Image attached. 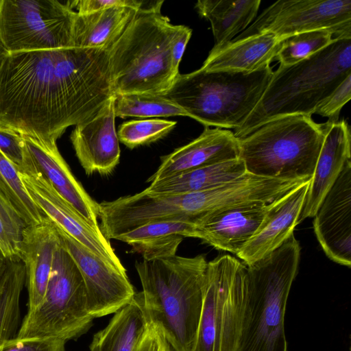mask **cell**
Wrapping results in <instances>:
<instances>
[{"label": "cell", "instance_id": "cell-40", "mask_svg": "<svg viewBox=\"0 0 351 351\" xmlns=\"http://www.w3.org/2000/svg\"><path fill=\"white\" fill-rule=\"evenodd\" d=\"M8 54V52L5 51V49L3 47L0 43V69L3 64V62Z\"/></svg>", "mask_w": 351, "mask_h": 351}, {"label": "cell", "instance_id": "cell-7", "mask_svg": "<svg viewBox=\"0 0 351 351\" xmlns=\"http://www.w3.org/2000/svg\"><path fill=\"white\" fill-rule=\"evenodd\" d=\"M330 123H317L304 114L273 119L239 139V158L255 176L308 181Z\"/></svg>", "mask_w": 351, "mask_h": 351}, {"label": "cell", "instance_id": "cell-28", "mask_svg": "<svg viewBox=\"0 0 351 351\" xmlns=\"http://www.w3.org/2000/svg\"><path fill=\"white\" fill-rule=\"evenodd\" d=\"M0 195L17 211L28 226L49 219L27 193L18 168L1 152Z\"/></svg>", "mask_w": 351, "mask_h": 351}, {"label": "cell", "instance_id": "cell-37", "mask_svg": "<svg viewBox=\"0 0 351 351\" xmlns=\"http://www.w3.org/2000/svg\"><path fill=\"white\" fill-rule=\"evenodd\" d=\"M134 351H174L160 327L149 319Z\"/></svg>", "mask_w": 351, "mask_h": 351}, {"label": "cell", "instance_id": "cell-11", "mask_svg": "<svg viewBox=\"0 0 351 351\" xmlns=\"http://www.w3.org/2000/svg\"><path fill=\"white\" fill-rule=\"evenodd\" d=\"M318 29L330 30L334 38H351V0L278 1L233 40L262 32L284 40Z\"/></svg>", "mask_w": 351, "mask_h": 351}, {"label": "cell", "instance_id": "cell-10", "mask_svg": "<svg viewBox=\"0 0 351 351\" xmlns=\"http://www.w3.org/2000/svg\"><path fill=\"white\" fill-rule=\"evenodd\" d=\"M69 1L0 0V43L8 53L73 47Z\"/></svg>", "mask_w": 351, "mask_h": 351}, {"label": "cell", "instance_id": "cell-13", "mask_svg": "<svg viewBox=\"0 0 351 351\" xmlns=\"http://www.w3.org/2000/svg\"><path fill=\"white\" fill-rule=\"evenodd\" d=\"M19 173L32 199L51 221L94 254L126 272L101 230L91 226L43 177L27 164Z\"/></svg>", "mask_w": 351, "mask_h": 351}, {"label": "cell", "instance_id": "cell-26", "mask_svg": "<svg viewBox=\"0 0 351 351\" xmlns=\"http://www.w3.org/2000/svg\"><path fill=\"white\" fill-rule=\"evenodd\" d=\"M245 173V164L238 158L153 182L143 191L153 195L202 192L233 180Z\"/></svg>", "mask_w": 351, "mask_h": 351}, {"label": "cell", "instance_id": "cell-24", "mask_svg": "<svg viewBox=\"0 0 351 351\" xmlns=\"http://www.w3.org/2000/svg\"><path fill=\"white\" fill-rule=\"evenodd\" d=\"M195 224L160 221L147 223L118 236L115 239L128 243L132 250L151 261L176 255L184 237H194Z\"/></svg>", "mask_w": 351, "mask_h": 351}, {"label": "cell", "instance_id": "cell-38", "mask_svg": "<svg viewBox=\"0 0 351 351\" xmlns=\"http://www.w3.org/2000/svg\"><path fill=\"white\" fill-rule=\"evenodd\" d=\"M191 34L192 29L189 27L179 25L173 38L171 49V62L173 69L178 73H179L180 62Z\"/></svg>", "mask_w": 351, "mask_h": 351}, {"label": "cell", "instance_id": "cell-21", "mask_svg": "<svg viewBox=\"0 0 351 351\" xmlns=\"http://www.w3.org/2000/svg\"><path fill=\"white\" fill-rule=\"evenodd\" d=\"M59 243L57 226L50 219L23 232L19 258L25 269L27 311L35 310L44 299Z\"/></svg>", "mask_w": 351, "mask_h": 351}, {"label": "cell", "instance_id": "cell-23", "mask_svg": "<svg viewBox=\"0 0 351 351\" xmlns=\"http://www.w3.org/2000/svg\"><path fill=\"white\" fill-rule=\"evenodd\" d=\"M127 7H112L90 13L75 12L73 47L110 49L136 13Z\"/></svg>", "mask_w": 351, "mask_h": 351}, {"label": "cell", "instance_id": "cell-35", "mask_svg": "<svg viewBox=\"0 0 351 351\" xmlns=\"http://www.w3.org/2000/svg\"><path fill=\"white\" fill-rule=\"evenodd\" d=\"M66 341L53 338L14 337L0 344V351H65Z\"/></svg>", "mask_w": 351, "mask_h": 351}, {"label": "cell", "instance_id": "cell-31", "mask_svg": "<svg viewBox=\"0 0 351 351\" xmlns=\"http://www.w3.org/2000/svg\"><path fill=\"white\" fill-rule=\"evenodd\" d=\"M177 122L158 119L131 120L123 123L117 132L119 141L133 149L165 136Z\"/></svg>", "mask_w": 351, "mask_h": 351}, {"label": "cell", "instance_id": "cell-33", "mask_svg": "<svg viewBox=\"0 0 351 351\" xmlns=\"http://www.w3.org/2000/svg\"><path fill=\"white\" fill-rule=\"evenodd\" d=\"M163 1L144 0H75L69 1L77 13H90L112 7H127L138 12H160Z\"/></svg>", "mask_w": 351, "mask_h": 351}, {"label": "cell", "instance_id": "cell-29", "mask_svg": "<svg viewBox=\"0 0 351 351\" xmlns=\"http://www.w3.org/2000/svg\"><path fill=\"white\" fill-rule=\"evenodd\" d=\"M114 110L115 117L121 118L189 117L185 110L162 95L150 93L114 95Z\"/></svg>", "mask_w": 351, "mask_h": 351}, {"label": "cell", "instance_id": "cell-5", "mask_svg": "<svg viewBox=\"0 0 351 351\" xmlns=\"http://www.w3.org/2000/svg\"><path fill=\"white\" fill-rule=\"evenodd\" d=\"M179 25L161 12H136L109 49L114 95L167 91L179 74L172 66L171 44Z\"/></svg>", "mask_w": 351, "mask_h": 351}, {"label": "cell", "instance_id": "cell-8", "mask_svg": "<svg viewBox=\"0 0 351 351\" xmlns=\"http://www.w3.org/2000/svg\"><path fill=\"white\" fill-rule=\"evenodd\" d=\"M93 319L81 272L60 241L44 299L38 308L27 312L16 337L53 338L66 342L86 333Z\"/></svg>", "mask_w": 351, "mask_h": 351}, {"label": "cell", "instance_id": "cell-1", "mask_svg": "<svg viewBox=\"0 0 351 351\" xmlns=\"http://www.w3.org/2000/svg\"><path fill=\"white\" fill-rule=\"evenodd\" d=\"M114 95L109 49L8 53L0 69V124L56 143Z\"/></svg>", "mask_w": 351, "mask_h": 351}, {"label": "cell", "instance_id": "cell-18", "mask_svg": "<svg viewBox=\"0 0 351 351\" xmlns=\"http://www.w3.org/2000/svg\"><path fill=\"white\" fill-rule=\"evenodd\" d=\"M310 180L276 200L254 234L236 254L245 265L269 254L293 234Z\"/></svg>", "mask_w": 351, "mask_h": 351}, {"label": "cell", "instance_id": "cell-22", "mask_svg": "<svg viewBox=\"0 0 351 351\" xmlns=\"http://www.w3.org/2000/svg\"><path fill=\"white\" fill-rule=\"evenodd\" d=\"M282 40L269 32H262L211 49L201 69L205 71H234L252 73L269 66Z\"/></svg>", "mask_w": 351, "mask_h": 351}, {"label": "cell", "instance_id": "cell-20", "mask_svg": "<svg viewBox=\"0 0 351 351\" xmlns=\"http://www.w3.org/2000/svg\"><path fill=\"white\" fill-rule=\"evenodd\" d=\"M276 200L212 214L195 224L194 238L217 250L237 254L254 234Z\"/></svg>", "mask_w": 351, "mask_h": 351}, {"label": "cell", "instance_id": "cell-39", "mask_svg": "<svg viewBox=\"0 0 351 351\" xmlns=\"http://www.w3.org/2000/svg\"><path fill=\"white\" fill-rule=\"evenodd\" d=\"M8 264V258L4 256L0 250V283L5 273Z\"/></svg>", "mask_w": 351, "mask_h": 351}, {"label": "cell", "instance_id": "cell-34", "mask_svg": "<svg viewBox=\"0 0 351 351\" xmlns=\"http://www.w3.org/2000/svg\"><path fill=\"white\" fill-rule=\"evenodd\" d=\"M351 97V75H348L336 89L317 108L314 114L328 118V121L339 120L343 106Z\"/></svg>", "mask_w": 351, "mask_h": 351}, {"label": "cell", "instance_id": "cell-16", "mask_svg": "<svg viewBox=\"0 0 351 351\" xmlns=\"http://www.w3.org/2000/svg\"><path fill=\"white\" fill-rule=\"evenodd\" d=\"M114 99V95L93 117L76 125L71 134L75 154L86 175H108L119 162Z\"/></svg>", "mask_w": 351, "mask_h": 351}, {"label": "cell", "instance_id": "cell-27", "mask_svg": "<svg viewBox=\"0 0 351 351\" xmlns=\"http://www.w3.org/2000/svg\"><path fill=\"white\" fill-rule=\"evenodd\" d=\"M260 0H199V14L208 20L215 38V47L223 46L243 32L257 15Z\"/></svg>", "mask_w": 351, "mask_h": 351}, {"label": "cell", "instance_id": "cell-2", "mask_svg": "<svg viewBox=\"0 0 351 351\" xmlns=\"http://www.w3.org/2000/svg\"><path fill=\"white\" fill-rule=\"evenodd\" d=\"M208 262L204 255L136 261L144 308L174 351H193L202 308Z\"/></svg>", "mask_w": 351, "mask_h": 351}, {"label": "cell", "instance_id": "cell-14", "mask_svg": "<svg viewBox=\"0 0 351 351\" xmlns=\"http://www.w3.org/2000/svg\"><path fill=\"white\" fill-rule=\"evenodd\" d=\"M313 229L326 255L351 266V160L345 165L313 216Z\"/></svg>", "mask_w": 351, "mask_h": 351}, {"label": "cell", "instance_id": "cell-36", "mask_svg": "<svg viewBox=\"0 0 351 351\" xmlns=\"http://www.w3.org/2000/svg\"><path fill=\"white\" fill-rule=\"evenodd\" d=\"M0 152L20 171L24 165V142L21 134L0 124Z\"/></svg>", "mask_w": 351, "mask_h": 351}, {"label": "cell", "instance_id": "cell-15", "mask_svg": "<svg viewBox=\"0 0 351 351\" xmlns=\"http://www.w3.org/2000/svg\"><path fill=\"white\" fill-rule=\"evenodd\" d=\"M21 135L24 142V164L29 165L43 177L91 226L100 230L99 203L87 193L74 177L56 143H46Z\"/></svg>", "mask_w": 351, "mask_h": 351}, {"label": "cell", "instance_id": "cell-9", "mask_svg": "<svg viewBox=\"0 0 351 351\" xmlns=\"http://www.w3.org/2000/svg\"><path fill=\"white\" fill-rule=\"evenodd\" d=\"M246 265L230 255L208 262L202 308L193 351H236Z\"/></svg>", "mask_w": 351, "mask_h": 351}, {"label": "cell", "instance_id": "cell-3", "mask_svg": "<svg viewBox=\"0 0 351 351\" xmlns=\"http://www.w3.org/2000/svg\"><path fill=\"white\" fill-rule=\"evenodd\" d=\"M351 75V38H337L320 51L289 66H279L255 108L234 136L241 139L279 117L311 116Z\"/></svg>", "mask_w": 351, "mask_h": 351}, {"label": "cell", "instance_id": "cell-41", "mask_svg": "<svg viewBox=\"0 0 351 351\" xmlns=\"http://www.w3.org/2000/svg\"></svg>", "mask_w": 351, "mask_h": 351}, {"label": "cell", "instance_id": "cell-30", "mask_svg": "<svg viewBox=\"0 0 351 351\" xmlns=\"http://www.w3.org/2000/svg\"><path fill=\"white\" fill-rule=\"evenodd\" d=\"M334 39L328 29H318L296 34L282 40L275 58L280 66H289L302 61L328 45Z\"/></svg>", "mask_w": 351, "mask_h": 351}, {"label": "cell", "instance_id": "cell-19", "mask_svg": "<svg viewBox=\"0 0 351 351\" xmlns=\"http://www.w3.org/2000/svg\"><path fill=\"white\" fill-rule=\"evenodd\" d=\"M350 128L345 120L331 122L326 130L310 180L298 224L313 217L346 164L351 160Z\"/></svg>", "mask_w": 351, "mask_h": 351}, {"label": "cell", "instance_id": "cell-12", "mask_svg": "<svg viewBox=\"0 0 351 351\" xmlns=\"http://www.w3.org/2000/svg\"><path fill=\"white\" fill-rule=\"evenodd\" d=\"M57 229L60 243L82 276L91 316L95 319L114 314L130 303L136 293L126 272L105 261L58 226Z\"/></svg>", "mask_w": 351, "mask_h": 351}, {"label": "cell", "instance_id": "cell-17", "mask_svg": "<svg viewBox=\"0 0 351 351\" xmlns=\"http://www.w3.org/2000/svg\"><path fill=\"white\" fill-rule=\"evenodd\" d=\"M239 139L230 130L205 127L202 133L188 144L161 157V163L147 182L183 173L199 167L236 159Z\"/></svg>", "mask_w": 351, "mask_h": 351}, {"label": "cell", "instance_id": "cell-25", "mask_svg": "<svg viewBox=\"0 0 351 351\" xmlns=\"http://www.w3.org/2000/svg\"><path fill=\"white\" fill-rule=\"evenodd\" d=\"M149 321L141 293L114 313L108 325L95 333L90 351H134Z\"/></svg>", "mask_w": 351, "mask_h": 351}, {"label": "cell", "instance_id": "cell-6", "mask_svg": "<svg viewBox=\"0 0 351 351\" xmlns=\"http://www.w3.org/2000/svg\"><path fill=\"white\" fill-rule=\"evenodd\" d=\"M273 73L270 65L252 73L200 68L179 73L162 95L205 127L234 130L255 108Z\"/></svg>", "mask_w": 351, "mask_h": 351}, {"label": "cell", "instance_id": "cell-32", "mask_svg": "<svg viewBox=\"0 0 351 351\" xmlns=\"http://www.w3.org/2000/svg\"><path fill=\"white\" fill-rule=\"evenodd\" d=\"M28 226L0 195V250L8 259L20 258L23 232Z\"/></svg>", "mask_w": 351, "mask_h": 351}, {"label": "cell", "instance_id": "cell-4", "mask_svg": "<svg viewBox=\"0 0 351 351\" xmlns=\"http://www.w3.org/2000/svg\"><path fill=\"white\" fill-rule=\"evenodd\" d=\"M300 252L293 234L276 250L246 265L236 351H287L285 317Z\"/></svg>", "mask_w": 351, "mask_h": 351}]
</instances>
